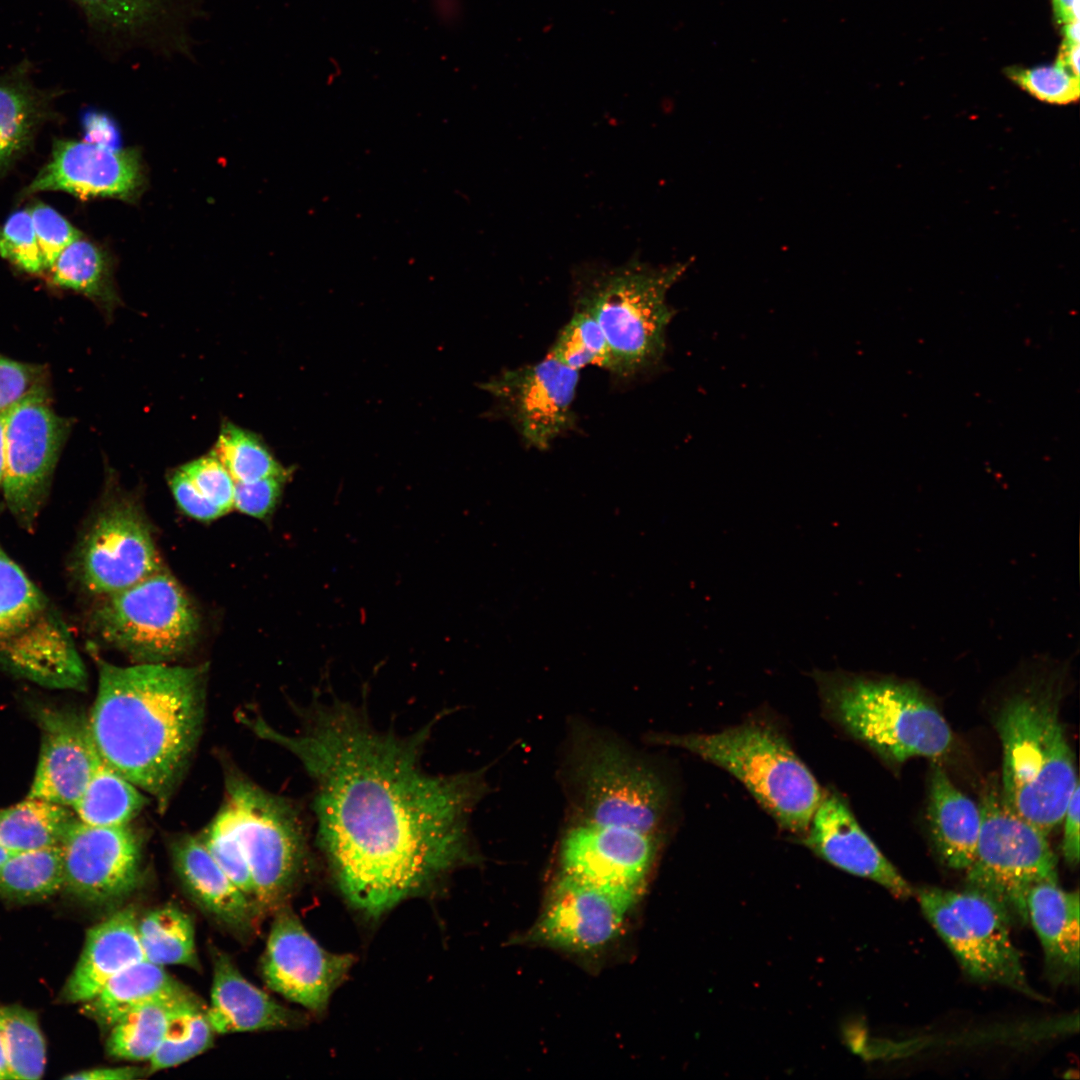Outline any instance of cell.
Returning <instances> with one entry per match:
<instances>
[{
  "instance_id": "51",
  "label": "cell",
  "mask_w": 1080,
  "mask_h": 1080,
  "mask_svg": "<svg viewBox=\"0 0 1080 1080\" xmlns=\"http://www.w3.org/2000/svg\"><path fill=\"white\" fill-rule=\"evenodd\" d=\"M147 1072L148 1068L137 1066L101 1067L78 1071L64 1078L68 1080H133L142 1078Z\"/></svg>"
},
{
  "instance_id": "47",
  "label": "cell",
  "mask_w": 1080,
  "mask_h": 1080,
  "mask_svg": "<svg viewBox=\"0 0 1080 1080\" xmlns=\"http://www.w3.org/2000/svg\"><path fill=\"white\" fill-rule=\"evenodd\" d=\"M42 369L0 354V410L41 384Z\"/></svg>"
},
{
  "instance_id": "32",
  "label": "cell",
  "mask_w": 1080,
  "mask_h": 1080,
  "mask_svg": "<svg viewBox=\"0 0 1080 1080\" xmlns=\"http://www.w3.org/2000/svg\"><path fill=\"white\" fill-rule=\"evenodd\" d=\"M50 270L56 285L85 295L107 313L120 302L111 258L91 240L82 236L74 240L59 254Z\"/></svg>"
},
{
  "instance_id": "27",
  "label": "cell",
  "mask_w": 1080,
  "mask_h": 1080,
  "mask_svg": "<svg viewBox=\"0 0 1080 1080\" xmlns=\"http://www.w3.org/2000/svg\"><path fill=\"white\" fill-rule=\"evenodd\" d=\"M927 820L943 862L951 868L966 870L973 860L979 836V804L960 791L935 763L929 775Z\"/></svg>"
},
{
  "instance_id": "18",
  "label": "cell",
  "mask_w": 1080,
  "mask_h": 1080,
  "mask_svg": "<svg viewBox=\"0 0 1080 1080\" xmlns=\"http://www.w3.org/2000/svg\"><path fill=\"white\" fill-rule=\"evenodd\" d=\"M579 371L548 356L483 383L528 447L545 450L575 423Z\"/></svg>"
},
{
  "instance_id": "5",
  "label": "cell",
  "mask_w": 1080,
  "mask_h": 1080,
  "mask_svg": "<svg viewBox=\"0 0 1080 1080\" xmlns=\"http://www.w3.org/2000/svg\"><path fill=\"white\" fill-rule=\"evenodd\" d=\"M649 739L726 770L783 830L799 837L824 794L784 734L768 722L749 720L713 733L654 734Z\"/></svg>"
},
{
  "instance_id": "46",
  "label": "cell",
  "mask_w": 1080,
  "mask_h": 1080,
  "mask_svg": "<svg viewBox=\"0 0 1080 1080\" xmlns=\"http://www.w3.org/2000/svg\"><path fill=\"white\" fill-rule=\"evenodd\" d=\"M287 476H270L247 482H235L234 507L256 518H266L277 506Z\"/></svg>"
},
{
  "instance_id": "3",
  "label": "cell",
  "mask_w": 1080,
  "mask_h": 1080,
  "mask_svg": "<svg viewBox=\"0 0 1080 1080\" xmlns=\"http://www.w3.org/2000/svg\"><path fill=\"white\" fill-rule=\"evenodd\" d=\"M1059 688L1055 676L1034 679L1004 702L995 721L1002 798L1047 835L1063 821L1079 783L1059 716Z\"/></svg>"
},
{
  "instance_id": "37",
  "label": "cell",
  "mask_w": 1080,
  "mask_h": 1080,
  "mask_svg": "<svg viewBox=\"0 0 1080 1080\" xmlns=\"http://www.w3.org/2000/svg\"><path fill=\"white\" fill-rule=\"evenodd\" d=\"M0 1035L12 1080H37L46 1066V1044L37 1015L18 1005H0Z\"/></svg>"
},
{
  "instance_id": "42",
  "label": "cell",
  "mask_w": 1080,
  "mask_h": 1080,
  "mask_svg": "<svg viewBox=\"0 0 1080 1080\" xmlns=\"http://www.w3.org/2000/svg\"><path fill=\"white\" fill-rule=\"evenodd\" d=\"M1006 74L1030 95L1049 104L1066 105L1079 98V77L1057 63L1033 68L1010 67Z\"/></svg>"
},
{
  "instance_id": "1",
  "label": "cell",
  "mask_w": 1080,
  "mask_h": 1080,
  "mask_svg": "<svg viewBox=\"0 0 1080 1080\" xmlns=\"http://www.w3.org/2000/svg\"><path fill=\"white\" fill-rule=\"evenodd\" d=\"M243 720L295 754L314 779L318 842L339 890L366 917L379 918L473 856L467 816L480 776L426 773L427 729L409 737L379 732L344 704L320 705L297 735Z\"/></svg>"
},
{
  "instance_id": "15",
  "label": "cell",
  "mask_w": 1080,
  "mask_h": 1080,
  "mask_svg": "<svg viewBox=\"0 0 1080 1080\" xmlns=\"http://www.w3.org/2000/svg\"><path fill=\"white\" fill-rule=\"evenodd\" d=\"M640 895L561 872L527 941L575 953L599 952L619 935Z\"/></svg>"
},
{
  "instance_id": "8",
  "label": "cell",
  "mask_w": 1080,
  "mask_h": 1080,
  "mask_svg": "<svg viewBox=\"0 0 1080 1080\" xmlns=\"http://www.w3.org/2000/svg\"><path fill=\"white\" fill-rule=\"evenodd\" d=\"M88 625L105 643L137 660L159 663L194 645L200 620L178 582L160 569L126 589L100 596Z\"/></svg>"
},
{
  "instance_id": "30",
  "label": "cell",
  "mask_w": 1080,
  "mask_h": 1080,
  "mask_svg": "<svg viewBox=\"0 0 1080 1080\" xmlns=\"http://www.w3.org/2000/svg\"><path fill=\"white\" fill-rule=\"evenodd\" d=\"M77 818L70 807L26 797L0 808V845L11 853L61 846Z\"/></svg>"
},
{
  "instance_id": "52",
  "label": "cell",
  "mask_w": 1080,
  "mask_h": 1080,
  "mask_svg": "<svg viewBox=\"0 0 1080 1080\" xmlns=\"http://www.w3.org/2000/svg\"><path fill=\"white\" fill-rule=\"evenodd\" d=\"M1056 63L1071 74L1079 77V44L1063 41Z\"/></svg>"
},
{
  "instance_id": "28",
  "label": "cell",
  "mask_w": 1080,
  "mask_h": 1080,
  "mask_svg": "<svg viewBox=\"0 0 1080 1080\" xmlns=\"http://www.w3.org/2000/svg\"><path fill=\"white\" fill-rule=\"evenodd\" d=\"M32 73L24 59L0 75V175L24 155L54 112L56 92L39 88Z\"/></svg>"
},
{
  "instance_id": "7",
  "label": "cell",
  "mask_w": 1080,
  "mask_h": 1080,
  "mask_svg": "<svg viewBox=\"0 0 1080 1080\" xmlns=\"http://www.w3.org/2000/svg\"><path fill=\"white\" fill-rule=\"evenodd\" d=\"M980 830L967 871V887L988 898L1010 925L1028 923L1029 890L1043 880H1058L1057 859L1047 834L1016 814L991 778L980 802Z\"/></svg>"
},
{
  "instance_id": "44",
  "label": "cell",
  "mask_w": 1080,
  "mask_h": 1080,
  "mask_svg": "<svg viewBox=\"0 0 1080 1080\" xmlns=\"http://www.w3.org/2000/svg\"><path fill=\"white\" fill-rule=\"evenodd\" d=\"M180 469L223 514L234 507L235 480L212 452L184 464Z\"/></svg>"
},
{
  "instance_id": "21",
  "label": "cell",
  "mask_w": 1080,
  "mask_h": 1080,
  "mask_svg": "<svg viewBox=\"0 0 1080 1080\" xmlns=\"http://www.w3.org/2000/svg\"><path fill=\"white\" fill-rule=\"evenodd\" d=\"M658 840V835L582 821L562 839L561 872L641 892L657 855Z\"/></svg>"
},
{
  "instance_id": "14",
  "label": "cell",
  "mask_w": 1080,
  "mask_h": 1080,
  "mask_svg": "<svg viewBox=\"0 0 1080 1080\" xmlns=\"http://www.w3.org/2000/svg\"><path fill=\"white\" fill-rule=\"evenodd\" d=\"M161 568L150 528L134 501L113 495L91 518L70 559L75 582L97 597L126 589Z\"/></svg>"
},
{
  "instance_id": "16",
  "label": "cell",
  "mask_w": 1080,
  "mask_h": 1080,
  "mask_svg": "<svg viewBox=\"0 0 1080 1080\" xmlns=\"http://www.w3.org/2000/svg\"><path fill=\"white\" fill-rule=\"evenodd\" d=\"M61 847L64 889L79 901L111 906L142 881V845L129 825L93 826L77 818Z\"/></svg>"
},
{
  "instance_id": "4",
  "label": "cell",
  "mask_w": 1080,
  "mask_h": 1080,
  "mask_svg": "<svg viewBox=\"0 0 1080 1080\" xmlns=\"http://www.w3.org/2000/svg\"><path fill=\"white\" fill-rule=\"evenodd\" d=\"M812 677L827 716L889 763L951 751L949 724L914 682L842 670H815Z\"/></svg>"
},
{
  "instance_id": "12",
  "label": "cell",
  "mask_w": 1080,
  "mask_h": 1080,
  "mask_svg": "<svg viewBox=\"0 0 1080 1080\" xmlns=\"http://www.w3.org/2000/svg\"><path fill=\"white\" fill-rule=\"evenodd\" d=\"M916 894L923 913L970 977L1036 995L1011 940L1010 924L988 898L969 888H922Z\"/></svg>"
},
{
  "instance_id": "19",
  "label": "cell",
  "mask_w": 1080,
  "mask_h": 1080,
  "mask_svg": "<svg viewBox=\"0 0 1080 1080\" xmlns=\"http://www.w3.org/2000/svg\"><path fill=\"white\" fill-rule=\"evenodd\" d=\"M40 728L38 764L27 797L72 808L89 782L100 756L88 717L75 709L32 703Z\"/></svg>"
},
{
  "instance_id": "35",
  "label": "cell",
  "mask_w": 1080,
  "mask_h": 1080,
  "mask_svg": "<svg viewBox=\"0 0 1080 1080\" xmlns=\"http://www.w3.org/2000/svg\"><path fill=\"white\" fill-rule=\"evenodd\" d=\"M195 996L155 1001L129 1012L108 1030V1055L126 1061H149L163 1040L174 1008Z\"/></svg>"
},
{
  "instance_id": "25",
  "label": "cell",
  "mask_w": 1080,
  "mask_h": 1080,
  "mask_svg": "<svg viewBox=\"0 0 1080 1080\" xmlns=\"http://www.w3.org/2000/svg\"><path fill=\"white\" fill-rule=\"evenodd\" d=\"M137 920L134 907L126 906L87 931L81 955L61 991V1000L84 1003L116 974L145 960Z\"/></svg>"
},
{
  "instance_id": "2",
  "label": "cell",
  "mask_w": 1080,
  "mask_h": 1080,
  "mask_svg": "<svg viewBox=\"0 0 1080 1080\" xmlns=\"http://www.w3.org/2000/svg\"><path fill=\"white\" fill-rule=\"evenodd\" d=\"M95 657L98 690L88 716L101 759L167 807L200 738L203 667H119Z\"/></svg>"
},
{
  "instance_id": "48",
  "label": "cell",
  "mask_w": 1080,
  "mask_h": 1080,
  "mask_svg": "<svg viewBox=\"0 0 1080 1080\" xmlns=\"http://www.w3.org/2000/svg\"><path fill=\"white\" fill-rule=\"evenodd\" d=\"M168 482L178 506L190 517L209 521L223 515L180 468L169 474Z\"/></svg>"
},
{
  "instance_id": "20",
  "label": "cell",
  "mask_w": 1080,
  "mask_h": 1080,
  "mask_svg": "<svg viewBox=\"0 0 1080 1080\" xmlns=\"http://www.w3.org/2000/svg\"><path fill=\"white\" fill-rule=\"evenodd\" d=\"M139 152L88 141L56 140L50 160L22 192L63 191L80 198L135 200L144 186Z\"/></svg>"
},
{
  "instance_id": "22",
  "label": "cell",
  "mask_w": 1080,
  "mask_h": 1080,
  "mask_svg": "<svg viewBox=\"0 0 1080 1080\" xmlns=\"http://www.w3.org/2000/svg\"><path fill=\"white\" fill-rule=\"evenodd\" d=\"M799 840L829 864L872 880L895 897L904 899L914 894L911 885L861 828L845 799L834 790L824 792Z\"/></svg>"
},
{
  "instance_id": "31",
  "label": "cell",
  "mask_w": 1080,
  "mask_h": 1080,
  "mask_svg": "<svg viewBox=\"0 0 1080 1080\" xmlns=\"http://www.w3.org/2000/svg\"><path fill=\"white\" fill-rule=\"evenodd\" d=\"M141 791L100 757L72 809L80 821L89 825H129L148 802Z\"/></svg>"
},
{
  "instance_id": "55",
  "label": "cell",
  "mask_w": 1080,
  "mask_h": 1080,
  "mask_svg": "<svg viewBox=\"0 0 1080 1080\" xmlns=\"http://www.w3.org/2000/svg\"><path fill=\"white\" fill-rule=\"evenodd\" d=\"M0 1080H12L11 1073H10V1068H9V1063H8V1059H7V1055H6V1051H5V1048H4V1044H3V1041H2L1 1035H0Z\"/></svg>"
},
{
  "instance_id": "57",
  "label": "cell",
  "mask_w": 1080,
  "mask_h": 1080,
  "mask_svg": "<svg viewBox=\"0 0 1080 1080\" xmlns=\"http://www.w3.org/2000/svg\"><path fill=\"white\" fill-rule=\"evenodd\" d=\"M12 853L0 845V867Z\"/></svg>"
},
{
  "instance_id": "6",
  "label": "cell",
  "mask_w": 1080,
  "mask_h": 1080,
  "mask_svg": "<svg viewBox=\"0 0 1080 1080\" xmlns=\"http://www.w3.org/2000/svg\"><path fill=\"white\" fill-rule=\"evenodd\" d=\"M684 271L683 264L654 267L633 259L586 278L576 308L592 315L602 329L613 373L629 376L662 358L674 315L666 296Z\"/></svg>"
},
{
  "instance_id": "39",
  "label": "cell",
  "mask_w": 1080,
  "mask_h": 1080,
  "mask_svg": "<svg viewBox=\"0 0 1080 1080\" xmlns=\"http://www.w3.org/2000/svg\"><path fill=\"white\" fill-rule=\"evenodd\" d=\"M548 356L577 371L588 365L611 372L613 369L611 352L598 322L578 308L560 331Z\"/></svg>"
},
{
  "instance_id": "23",
  "label": "cell",
  "mask_w": 1080,
  "mask_h": 1080,
  "mask_svg": "<svg viewBox=\"0 0 1080 1080\" xmlns=\"http://www.w3.org/2000/svg\"><path fill=\"white\" fill-rule=\"evenodd\" d=\"M175 872L193 902L240 937L249 936L257 911L212 858L201 838L184 835L170 846Z\"/></svg>"
},
{
  "instance_id": "34",
  "label": "cell",
  "mask_w": 1080,
  "mask_h": 1080,
  "mask_svg": "<svg viewBox=\"0 0 1080 1080\" xmlns=\"http://www.w3.org/2000/svg\"><path fill=\"white\" fill-rule=\"evenodd\" d=\"M64 889L61 846L12 853L0 867V896L14 902L47 899Z\"/></svg>"
},
{
  "instance_id": "36",
  "label": "cell",
  "mask_w": 1080,
  "mask_h": 1080,
  "mask_svg": "<svg viewBox=\"0 0 1080 1080\" xmlns=\"http://www.w3.org/2000/svg\"><path fill=\"white\" fill-rule=\"evenodd\" d=\"M213 1033L206 1008L196 996L179 1003L170 1015L158 1050L149 1060L148 1072L177 1066L203 1053L212 1045Z\"/></svg>"
},
{
  "instance_id": "9",
  "label": "cell",
  "mask_w": 1080,
  "mask_h": 1080,
  "mask_svg": "<svg viewBox=\"0 0 1080 1080\" xmlns=\"http://www.w3.org/2000/svg\"><path fill=\"white\" fill-rule=\"evenodd\" d=\"M573 781L583 821L658 835L668 791L657 773L624 746L589 734L574 742Z\"/></svg>"
},
{
  "instance_id": "38",
  "label": "cell",
  "mask_w": 1080,
  "mask_h": 1080,
  "mask_svg": "<svg viewBox=\"0 0 1080 1080\" xmlns=\"http://www.w3.org/2000/svg\"><path fill=\"white\" fill-rule=\"evenodd\" d=\"M211 452L223 463L235 482H247L270 476H290V471L275 458L263 439L236 424L222 423Z\"/></svg>"
},
{
  "instance_id": "13",
  "label": "cell",
  "mask_w": 1080,
  "mask_h": 1080,
  "mask_svg": "<svg viewBox=\"0 0 1080 1080\" xmlns=\"http://www.w3.org/2000/svg\"><path fill=\"white\" fill-rule=\"evenodd\" d=\"M70 427L42 383L8 408L1 487L6 507L27 531L35 527Z\"/></svg>"
},
{
  "instance_id": "41",
  "label": "cell",
  "mask_w": 1080,
  "mask_h": 1080,
  "mask_svg": "<svg viewBox=\"0 0 1080 1080\" xmlns=\"http://www.w3.org/2000/svg\"><path fill=\"white\" fill-rule=\"evenodd\" d=\"M90 23L119 32H139L158 23L167 0H72Z\"/></svg>"
},
{
  "instance_id": "33",
  "label": "cell",
  "mask_w": 1080,
  "mask_h": 1080,
  "mask_svg": "<svg viewBox=\"0 0 1080 1080\" xmlns=\"http://www.w3.org/2000/svg\"><path fill=\"white\" fill-rule=\"evenodd\" d=\"M137 934L146 961L200 968L193 920L178 906H161L138 918Z\"/></svg>"
},
{
  "instance_id": "43",
  "label": "cell",
  "mask_w": 1080,
  "mask_h": 1080,
  "mask_svg": "<svg viewBox=\"0 0 1080 1080\" xmlns=\"http://www.w3.org/2000/svg\"><path fill=\"white\" fill-rule=\"evenodd\" d=\"M0 256L30 274L46 270L28 209L14 211L0 227Z\"/></svg>"
},
{
  "instance_id": "10",
  "label": "cell",
  "mask_w": 1080,
  "mask_h": 1080,
  "mask_svg": "<svg viewBox=\"0 0 1080 1080\" xmlns=\"http://www.w3.org/2000/svg\"><path fill=\"white\" fill-rule=\"evenodd\" d=\"M227 788L251 872L257 914L274 913L286 904L304 869L306 845L298 816L288 801L246 779L230 776Z\"/></svg>"
},
{
  "instance_id": "53",
  "label": "cell",
  "mask_w": 1080,
  "mask_h": 1080,
  "mask_svg": "<svg viewBox=\"0 0 1080 1080\" xmlns=\"http://www.w3.org/2000/svg\"><path fill=\"white\" fill-rule=\"evenodd\" d=\"M1052 6L1058 25L1079 21V0H1052Z\"/></svg>"
},
{
  "instance_id": "17",
  "label": "cell",
  "mask_w": 1080,
  "mask_h": 1080,
  "mask_svg": "<svg viewBox=\"0 0 1080 1080\" xmlns=\"http://www.w3.org/2000/svg\"><path fill=\"white\" fill-rule=\"evenodd\" d=\"M353 963V955L321 947L287 904L274 912L261 960L262 977L271 990L321 1015Z\"/></svg>"
},
{
  "instance_id": "49",
  "label": "cell",
  "mask_w": 1080,
  "mask_h": 1080,
  "mask_svg": "<svg viewBox=\"0 0 1080 1080\" xmlns=\"http://www.w3.org/2000/svg\"><path fill=\"white\" fill-rule=\"evenodd\" d=\"M1079 819L1080 789L1079 783L1074 788L1064 813V834L1062 852L1068 865L1074 867L1079 862Z\"/></svg>"
},
{
  "instance_id": "50",
  "label": "cell",
  "mask_w": 1080,
  "mask_h": 1080,
  "mask_svg": "<svg viewBox=\"0 0 1080 1080\" xmlns=\"http://www.w3.org/2000/svg\"><path fill=\"white\" fill-rule=\"evenodd\" d=\"M86 141L112 149L116 147L117 135L112 121L103 114L87 113L84 118Z\"/></svg>"
},
{
  "instance_id": "54",
  "label": "cell",
  "mask_w": 1080,
  "mask_h": 1080,
  "mask_svg": "<svg viewBox=\"0 0 1080 1080\" xmlns=\"http://www.w3.org/2000/svg\"><path fill=\"white\" fill-rule=\"evenodd\" d=\"M8 408L0 410V486L4 474V433Z\"/></svg>"
},
{
  "instance_id": "24",
  "label": "cell",
  "mask_w": 1080,
  "mask_h": 1080,
  "mask_svg": "<svg viewBox=\"0 0 1080 1080\" xmlns=\"http://www.w3.org/2000/svg\"><path fill=\"white\" fill-rule=\"evenodd\" d=\"M213 982L206 1014L218 1034L294 1028L305 1024V1015L287 1009L254 986L231 958L211 948Z\"/></svg>"
},
{
  "instance_id": "29",
  "label": "cell",
  "mask_w": 1080,
  "mask_h": 1080,
  "mask_svg": "<svg viewBox=\"0 0 1080 1080\" xmlns=\"http://www.w3.org/2000/svg\"><path fill=\"white\" fill-rule=\"evenodd\" d=\"M192 995L163 966L143 960L112 977L94 997L82 1003V1011L102 1030H109L136 1008Z\"/></svg>"
},
{
  "instance_id": "56",
  "label": "cell",
  "mask_w": 1080,
  "mask_h": 1080,
  "mask_svg": "<svg viewBox=\"0 0 1080 1080\" xmlns=\"http://www.w3.org/2000/svg\"><path fill=\"white\" fill-rule=\"evenodd\" d=\"M1064 40L1079 44V21H1074L1063 26Z\"/></svg>"
},
{
  "instance_id": "40",
  "label": "cell",
  "mask_w": 1080,
  "mask_h": 1080,
  "mask_svg": "<svg viewBox=\"0 0 1080 1080\" xmlns=\"http://www.w3.org/2000/svg\"><path fill=\"white\" fill-rule=\"evenodd\" d=\"M206 849L254 905V887L241 840L236 812L228 801L201 838Z\"/></svg>"
},
{
  "instance_id": "45",
  "label": "cell",
  "mask_w": 1080,
  "mask_h": 1080,
  "mask_svg": "<svg viewBox=\"0 0 1080 1080\" xmlns=\"http://www.w3.org/2000/svg\"><path fill=\"white\" fill-rule=\"evenodd\" d=\"M28 210L45 268L50 269L59 254L82 235L64 216L49 205L36 202Z\"/></svg>"
},
{
  "instance_id": "26",
  "label": "cell",
  "mask_w": 1080,
  "mask_h": 1080,
  "mask_svg": "<svg viewBox=\"0 0 1080 1080\" xmlns=\"http://www.w3.org/2000/svg\"><path fill=\"white\" fill-rule=\"evenodd\" d=\"M1028 922L1036 931L1048 977L1055 984L1073 983L1079 975V893L1066 891L1058 880L1031 887L1026 899Z\"/></svg>"
},
{
  "instance_id": "11",
  "label": "cell",
  "mask_w": 1080,
  "mask_h": 1080,
  "mask_svg": "<svg viewBox=\"0 0 1080 1080\" xmlns=\"http://www.w3.org/2000/svg\"><path fill=\"white\" fill-rule=\"evenodd\" d=\"M73 650L58 610L0 543V670L45 686L65 671Z\"/></svg>"
}]
</instances>
